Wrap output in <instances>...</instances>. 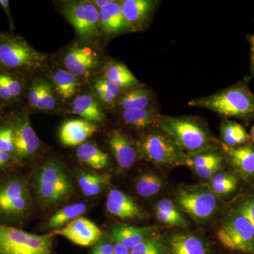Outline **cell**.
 Masks as SVG:
<instances>
[{
    "instance_id": "obj_16",
    "label": "cell",
    "mask_w": 254,
    "mask_h": 254,
    "mask_svg": "<svg viewBox=\"0 0 254 254\" xmlns=\"http://www.w3.org/2000/svg\"><path fill=\"white\" fill-rule=\"evenodd\" d=\"M96 53L88 47L75 46L70 48L64 57L66 70L76 76H86L99 65Z\"/></svg>"
},
{
    "instance_id": "obj_27",
    "label": "cell",
    "mask_w": 254,
    "mask_h": 254,
    "mask_svg": "<svg viewBox=\"0 0 254 254\" xmlns=\"http://www.w3.org/2000/svg\"><path fill=\"white\" fill-rule=\"evenodd\" d=\"M240 178L232 171L221 170L210 179L207 186L218 197H226L235 193L240 185Z\"/></svg>"
},
{
    "instance_id": "obj_5",
    "label": "cell",
    "mask_w": 254,
    "mask_h": 254,
    "mask_svg": "<svg viewBox=\"0 0 254 254\" xmlns=\"http://www.w3.org/2000/svg\"><path fill=\"white\" fill-rule=\"evenodd\" d=\"M138 156L162 168L186 165L187 155L168 133L160 128L150 130L137 141Z\"/></svg>"
},
{
    "instance_id": "obj_22",
    "label": "cell",
    "mask_w": 254,
    "mask_h": 254,
    "mask_svg": "<svg viewBox=\"0 0 254 254\" xmlns=\"http://www.w3.org/2000/svg\"><path fill=\"white\" fill-rule=\"evenodd\" d=\"M161 114L154 107L146 109L127 110L122 112L124 123L138 130L150 131L160 126Z\"/></svg>"
},
{
    "instance_id": "obj_6",
    "label": "cell",
    "mask_w": 254,
    "mask_h": 254,
    "mask_svg": "<svg viewBox=\"0 0 254 254\" xmlns=\"http://www.w3.org/2000/svg\"><path fill=\"white\" fill-rule=\"evenodd\" d=\"M217 238L227 250L254 254V227L248 219L232 208L222 219Z\"/></svg>"
},
{
    "instance_id": "obj_4",
    "label": "cell",
    "mask_w": 254,
    "mask_h": 254,
    "mask_svg": "<svg viewBox=\"0 0 254 254\" xmlns=\"http://www.w3.org/2000/svg\"><path fill=\"white\" fill-rule=\"evenodd\" d=\"M33 187L37 199L45 208L59 204L73 193L72 184L63 165L54 160H48L40 168Z\"/></svg>"
},
{
    "instance_id": "obj_32",
    "label": "cell",
    "mask_w": 254,
    "mask_h": 254,
    "mask_svg": "<svg viewBox=\"0 0 254 254\" xmlns=\"http://www.w3.org/2000/svg\"><path fill=\"white\" fill-rule=\"evenodd\" d=\"M163 187V179L151 172L141 174L135 182L136 193L143 198H149L158 194Z\"/></svg>"
},
{
    "instance_id": "obj_44",
    "label": "cell",
    "mask_w": 254,
    "mask_h": 254,
    "mask_svg": "<svg viewBox=\"0 0 254 254\" xmlns=\"http://www.w3.org/2000/svg\"><path fill=\"white\" fill-rule=\"evenodd\" d=\"M0 5L3 8L4 12L6 13V16L9 18L10 28L12 31L14 24H13L12 17H11V11H10L9 9V1L7 0H0Z\"/></svg>"
},
{
    "instance_id": "obj_38",
    "label": "cell",
    "mask_w": 254,
    "mask_h": 254,
    "mask_svg": "<svg viewBox=\"0 0 254 254\" xmlns=\"http://www.w3.org/2000/svg\"><path fill=\"white\" fill-rule=\"evenodd\" d=\"M232 208L248 219L254 227V189L240 197Z\"/></svg>"
},
{
    "instance_id": "obj_43",
    "label": "cell",
    "mask_w": 254,
    "mask_h": 254,
    "mask_svg": "<svg viewBox=\"0 0 254 254\" xmlns=\"http://www.w3.org/2000/svg\"><path fill=\"white\" fill-rule=\"evenodd\" d=\"M250 50V70L251 76L254 77V34L247 36Z\"/></svg>"
},
{
    "instance_id": "obj_40",
    "label": "cell",
    "mask_w": 254,
    "mask_h": 254,
    "mask_svg": "<svg viewBox=\"0 0 254 254\" xmlns=\"http://www.w3.org/2000/svg\"><path fill=\"white\" fill-rule=\"evenodd\" d=\"M225 163H226L225 158L222 159V160H218L215 163L209 164L203 168L195 169V170H193V172L197 176L203 180H210L214 175L223 170Z\"/></svg>"
},
{
    "instance_id": "obj_36",
    "label": "cell",
    "mask_w": 254,
    "mask_h": 254,
    "mask_svg": "<svg viewBox=\"0 0 254 254\" xmlns=\"http://www.w3.org/2000/svg\"><path fill=\"white\" fill-rule=\"evenodd\" d=\"M56 105L53 86L46 80L40 79V98L37 110L52 111L56 108Z\"/></svg>"
},
{
    "instance_id": "obj_10",
    "label": "cell",
    "mask_w": 254,
    "mask_h": 254,
    "mask_svg": "<svg viewBox=\"0 0 254 254\" xmlns=\"http://www.w3.org/2000/svg\"><path fill=\"white\" fill-rule=\"evenodd\" d=\"M61 11L84 41H91L100 33L99 10L92 1H65L62 4Z\"/></svg>"
},
{
    "instance_id": "obj_45",
    "label": "cell",
    "mask_w": 254,
    "mask_h": 254,
    "mask_svg": "<svg viewBox=\"0 0 254 254\" xmlns=\"http://www.w3.org/2000/svg\"><path fill=\"white\" fill-rule=\"evenodd\" d=\"M114 253L115 254H131V250L119 243L114 245Z\"/></svg>"
},
{
    "instance_id": "obj_21",
    "label": "cell",
    "mask_w": 254,
    "mask_h": 254,
    "mask_svg": "<svg viewBox=\"0 0 254 254\" xmlns=\"http://www.w3.org/2000/svg\"><path fill=\"white\" fill-rule=\"evenodd\" d=\"M110 240L130 250L143 241L155 237L151 227H135L131 225H118L112 229Z\"/></svg>"
},
{
    "instance_id": "obj_1",
    "label": "cell",
    "mask_w": 254,
    "mask_h": 254,
    "mask_svg": "<svg viewBox=\"0 0 254 254\" xmlns=\"http://www.w3.org/2000/svg\"><path fill=\"white\" fill-rule=\"evenodd\" d=\"M188 105L210 110L225 119L254 120V93L247 81H240L213 94L192 99Z\"/></svg>"
},
{
    "instance_id": "obj_15",
    "label": "cell",
    "mask_w": 254,
    "mask_h": 254,
    "mask_svg": "<svg viewBox=\"0 0 254 254\" xmlns=\"http://www.w3.org/2000/svg\"><path fill=\"white\" fill-rule=\"evenodd\" d=\"M52 235H61L82 247L95 245L103 236V232L94 222L83 217L75 219L63 228L55 230Z\"/></svg>"
},
{
    "instance_id": "obj_30",
    "label": "cell",
    "mask_w": 254,
    "mask_h": 254,
    "mask_svg": "<svg viewBox=\"0 0 254 254\" xmlns=\"http://www.w3.org/2000/svg\"><path fill=\"white\" fill-rule=\"evenodd\" d=\"M87 205L83 203H76L66 205L55 212L47 222L48 228L59 229L86 213Z\"/></svg>"
},
{
    "instance_id": "obj_20",
    "label": "cell",
    "mask_w": 254,
    "mask_h": 254,
    "mask_svg": "<svg viewBox=\"0 0 254 254\" xmlns=\"http://www.w3.org/2000/svg\"><path fill=\"white\" fill-rule=\"evenodd\" d=\"M98 130V127L83 119L68 120L62 125L60 137L66 146H76L84 143Z\"/></svg>"
},
{
    "instance_id": "obj_29",
    "label": "cell",
    "mask_w": 254,
    "mask_h": 254,
    "mask_svg": "<svg viewBox=\"0 0 254 254\" xmlns=\"http://www.w3.org/2000/svg\"><path fill=\"white\" fill-rule=\"evenodd\" d=\"M76 156L81 163L94 170H103L108 168L110 164L108 155L91 143H83L78 145Z\"/></svg>"
},
{
    "instance_id": "obj_12",
    "label": "cell",
    "mask_w": 254,
    "mask_h": 254,
    "mask_svg": "<svg viewBox=\"0 0 254 254\" xmlns=\"http://www.w3.org/2000/svg\"><path fill=\"white\" fill-rule=\"evenodd\" d=\"M14 132V153L21 160L33 158L41 147V141L33 130L26 115L17 118L12 126Z\"/></svg>"
},
{
    "instance_id": "obj_41",
    "label": "cell",
    "mask_w": 254,
    "mask_h": 254,
    "mask_svg": "<svg viewBox=\"0 0 254 254\" xmlns=\"http://www.w3.org/2000/svg\"><path fill=\"white\" fill-rule=\"evenodd\" d=\"M91 254H115L113 241L103 236L92 249Z\"/></svg>"
},
{
    "instance_id": "obj_37",
    "label": "cell",
    "mask_w": 254,
    "mask_h": 254,
    "mask_svg": "<svg viewBox=\"0 0 254 254\" xmlns=\"http://www.w3.org/2000/svg\"><path fill=\"white\" fill-rule=\"evenodd\" d=\"M131 254H166L164 241L155 236L143 241L131 250Z\"/></svg>"
},
{
    "instance_id": "obj_2",
    "label": "cell",
    "mask_w": 254,
    "mask_h": 254,
    "mask_svg": "<svg viewBox=\"0 0 254 254\" xmlns=\"http://www.w3.org/2000/svg\"><path fill=\"white\" fill-rule=\"evenodd\" d=\"M159 128L168 133L187 155L218 147V142L198 117L162 115Z\"/></svg>"
},
{
    "instance_id": "obj_49",
    "label": "cell",
    "mask_w": 254,
    "mask_h": 254,
    "mask_svg": "<svg viewBox=\"0 0 254 254\" xmlns=\"http://www.w3.org/2000/svg\"><path fill=\"white\" fill-rule=\"evenodd\" d=\"M1 150H0V152H1Z\"/></svg>"
},
{
    "instance_id": "obj_24",
    "label": "cell",
    "mask_w": 254,
    "mask_h": 254,
    "mask_svg": "<svg viewBox=\"0 0 254 254\" xmlns=\"http://www.w3.org/2000/svg\"><path fill=\"white\" fill-rule=\"evenodd\" d=\"M104 78L113 82L121 90L129 91L142 86L126 65L117 61H110L107 64L104 68Z\"/></svg>"
},
{
    "instance_id": "obj_33",
    "label": "cell",
    "mask_w": 254,
    "mask_h": 254,
    "mask_svg": "<svg viewBox=\"0 0 254 254\" xmlns=\"http://www.w3.org/2000/svg\"><path fill=\"white\" fill-rule=\"evenodd\" d=\"M109 175L105 174L82 173L78 178L82 193L86 196H95L99 194L108 182Z\"/></svg>"
},
{
    "instance_id": "obj_17",
    "label": "cell",
    "mask_w": 254,
    "mask_h": 254,
    "mask_svg": "<svg viewBox=\"0 0 254 254\" xmlns=\"http://www.w3.org/2000/svg\"><path fill=\"white\" fill-rule=\"evenodd\" d=\"M106 207L111 215L123 220H141L146 218L143 209L129 195L118 189L110 190Z\"/></svg>"
},
{
    "instance_id": "obj_18",
    "label": "cell",
    "mask_w": 254,
    "mask_h": 254,
    "mask_svg": "<svg viewBox=\"0 0 254 254\" xmlns=\"http://www.w3.org/2000/svg\"><path fill=\"white\" fill-rule=\"evenodd\" d=\"M100 33L105 38H114L131 32L124 17L120 1H113L99 9Z\"/></svg>"
},
{
    "instance_id": "obj_8",
    "label": "cell",
    "mask_w": 254,
    "mask_h": 254,
    "mask_svg": "<svg viewBox=\"0 0 254 254\" xmlns=\"http://www.w3.org/2000/svg\"><path fill=\"white\" fill-rule=\"evenodd\" d=\"M53 236L34 235L0 224V254H52Z\"/></svg>"
},
{
    "instance_id": "obj_14",
    "label": "cell",
    "mask_w": 254,
    "mask_h": 254,
    "mask_svg": "<svg viewBox=\"0 0 254 254\" xmlns=\"http://www.w3.org/2000/svg\"><path fill=\"white\" fill-rule=\"evenodd\" d=\"M160 1L155 0H123L122 11L131 32L142 31L149 25Z\"/></svg>"
},
{
    "instance_id": "obj_28",
    "label": "cell",
    "mask_w": 254,
    "mask_h": 254,
    "mask_svg": "<svg viewBox=\"0 0 254 254\" xmlns=\"http://www.w3.org/2000/svg\"><path fill=\"white\" fill-rule=\"evenodd\" d=\"M221 144L228 147H235L244 145L251 141L250 133L242 125L225 119L220 127Z\"/></svg>"
},
{
    "instance_id": "obj_23",
    "label": "cell",
    "mask_w": 254,
    "mask_h": 254,
    "mask_svg": "<svg viewBox=\"0 0 254 254\" xmlns=\"http://www.w3.org/2000/svg\"><path fill=\"white\" fill-rule=\"evenodd\" d=\"M71 113L78 115L83 120L93 124L104 121L105 115L103 108L93 95L82 94L76 97L73 101Z\"/></svg>"
},
{
    "instance_id": "obj_35",
    "label": "cell",
    "mask_w": 254,
    "mask_h": 254,
    "mask_svg": "<svg viewBox=\"0 0 254 254\" xmlns=\"http://www.w3.org/2000/svg\"><path fill=\"white\" fill-rule=\"evenodd\" d=\"M225 159L223 153L218 147L203 150L193 155H187L186 165L192 170L201 168L209 164Z\"/></svg>"
},
{
    "instance_id": "obj_7",
    "label": "cell",
    "mask_w": 254,
    "mask_h": 254,
    "mask_svg": "<svg viewBox=\"0 0 254 254\" xmlns=\"http://www.w3.org/2000/svg\"><path fill=\"white\" fill-rule=\"evenodd\" d=\"M175 204L197 222H205L213 218L220 207L219 198L207 185L181 187L176 193Z\"/></svg>"
},
{
    "instance_id": "obj_48",
    "label": "cell",
    "mask_w": 254,
    "mask_h": 254,
    "mask_svg": "<svg viewBox=\"0 0 254 254\" xmlns=\"http://www.w3.org/2000/svg\"><path fill=\"white\" fill-rule=\"evenodd\" d=\"M0 116H1V109H0Z\"/></svg>"
},
{
    "instance_id": "obj_26",
    "label": "cell",
    "mask_w": 254,
    "mask_h": 254,
    "mask_svg": "<svg viewBox=\"0 0 254 254\" xmlns=\"http://www.w3.org/2000/svg\"><path fill=\"white\" fill-rule=\"evenodd\" d=\"M155 216L160 223L168 227H185L187 222L176 204L168 198L159 200L155 207Z\"/></svg>"
},
{
    "instance_id": "obj_25",
    "label": "cell",
    "mask_w": 254,
    "mask_h": 254,
    "mask_svg": "<svg viewBox=\"0 0 254 254\" xmlns=\"http://www.w3.org/2000/svg\"><path fill=\"white\" fill-rule=\"evenodd\" d=\"M154 95L149 88L143 86L129 90L118 100L122 111L142 110L152 108Z\"/></svg>"
},
{
    "instance_id": "obj_46",
    "label": "cell",
    "mask_w": 254,
    "mask_h": 254,
    "mask_svg": "<svg viewBox=\"0 0 254 254\" xmlns=\"http://www.w3.org/2000/svg\"><path fill=\"white\" fill-rule=\"evenodd\" d=\"M112 1H113V0H95V1H92V3L95 5L97 9L99 10L110 4Z\"/></svg>"
},
{
    "instance_id": "obj_3",
    "label": "cell",
    "mask_w": 254,
    "mask_h": 254,
    "mask_svg": "<svg viewBox=\"0 0 254 254\" xmlns=\"http://www.w3.org/2000/svg\"><path fill=\"white\" fill-rule=\"evenodd\" d=\"M46 55L22 36L0 32V70L9 73L32 72L44 66Z\"/></svg>"
},
{
    "instance_id": "obj_47",
    "label": "cell",
    "mask_w": 254,
    "mask_h": 254,
    "mask_svg": "<svg viewBox=\"0 0 254 254\" xmlns=\"http://www.w3.org/2000/svg\"><path fill=\"white\" fill-rule=\"evenodd\" d=\"M250 136L251 138V142L254 143V125L252 127V129H251Z\"/></svg>"
},
{
    "instance_id": "obj_19",
    "label": "cell",
    "mask_w": 254,
    "mask_h": 254,
    "mask_svg": "<svg viewBox=\"0 0 254 254\" xmlns=\"http://www.w3.org/2000/svg\"><path fill=\"white\" fill-rule=\"evenodd\" d=\"M108 143L120 168L127 170L133 166L138 157L136 146H133L125 133L119 130L111 132Z\"/></svg>"
},
{
    "instance_id": "obj_11",
    "label": "cell",
    "mask_w": 254,
    "mask_h": 254,
    "mask_svg": "<svg viewBox=\"0 0 254 254\" xmlns=\"http://www.w3.org/2000/svg\"><path fill=\"white\" fill-rule=\"evenodd\" d=\"M220 147L232 173L244 181L254 182V143L235 147L220 144Z\"/></svg>"
},
{
    "instance_id": "obj_34",
    "label": "cell",
    "mask_w": 254,
    "mask_h": 254,
    "mask_svg": "<svg viewBox=\"0 0 254 254\" xmlns=\"http://www.w3.org/2000/svg\"><path fill=\"white\" fill-rule=\"evenodd\" d=\"M23 88L22 83L12 73L0 71V99L7 103L16 101Z\"/></svg>"
},
{
    "instance_id": "obj_31",
    "label": "cell",
    "mask_w": 254,
    "mask_h": 254,
    "mask_svg": "<svg viewBox=\"0 0 254 254\" xmlns=\"http://www.w3.org/2000/svg\"><path fill=\"white\" fill-rule=\"evenodd\" d=\"M55 90L63 101H66L76 93L78 86L77 78L67 70H55L53 74Z\"/></svg>"
},
{
    "instance_id": "obj_39",
    "label": "cell",
    "mask_w": 254,
    "mask_h": 254,
    "mask_svg": "<svg viewBox=\"0 0 254 254\" xmlns=\"http://www.w3.org/2000/svg\"><path fill=\"white\" fill-rule=\"evenodd\" d=\"M0 150L5 153H14V132L11 127L0 128Z\"/></svg>"
},
{
    "instance_id": "obj_13",
    "label": "cell",
    "mask_w": 254,
    "mask_h": 254,
    "mask_svg": "<svg viewBox=\"0 0 254 254\" xmlns=\"http://www.w3.org/2000/svg\"><path fill=\"white\" fill-rule=\"evenodd\" d=\"M164 244L166 254H214L204 237L191 232H174L167 237Z\"/></svg>"
},
{
    "instance_id": "obj_9",
    "label": "cell",
    "mask_w": 254,
    "mask_h": 254,
    "mask_svg": "<svg viewBox=\"0 0 254 254\" xmlns=\"http://www.w3.org/2000/svg\"><path fill=\"white\" fill-rule=\"evenodd\" d=\"M31 208L27 183L20 177H11L0 182V215L9 219H23Z\"/></svg>"
},
{
    "instance_id": "obj_42",
    "label": "cell",
    "mask_w": 254,
    "mask_h": 254,
    "mask_svg": "<svg viewBox=\"0 0 254 254\" xmlns=\"http://www.w3.org/2000/svg\"><path fill=\"white\" fill-rule=\"evenodd\" d=\"M94 83L101 87V88H103L105 91L111 92V93H113V95H115L118 98L121 95V89L118 88L116 85L114 84L113 82L106 79V78L104 77L96 80Z\"/></svg>"
}]
</instances>
